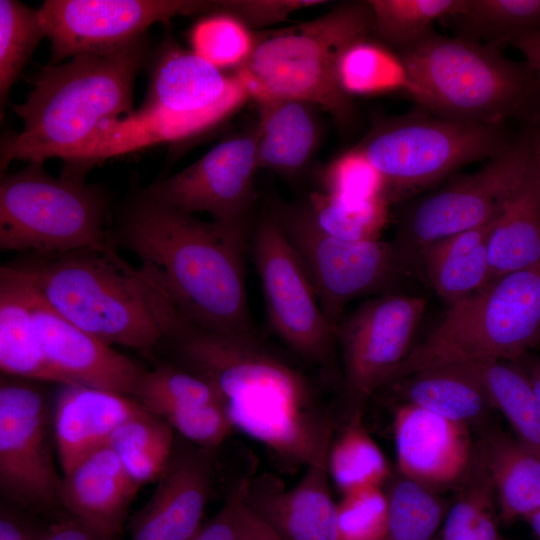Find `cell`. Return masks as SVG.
<instances>
[{
  "label": "cell",
  "mask_w": 540,
  "mask_h": 540,
  "mask_svg": "<svg viewBox=\"0 0 540 540\" xmlns=\"http://www.w3.org/2000/svg\"><path fill=\"white\" fill-rule=\"evenodd\" d=\"M157 348L207 381L234 429L283 462L307 466L332 441L306 379L254 336L210 331L177 314L164 321Z\"/></svg>",
  "instance_id": "6da1fadb"
},
{
  "label": "cell",
  "mask_w": 540,
  "mask_h": 540,
  "mask_svg": "<svg viewBox=\"0 0 540 540\" xmlns=\"http://www.w3.org/2000/svg\"><path fill=\"white\" fill-rule=\"evenodd\" d=\"M109 233L112 245L139 259L140 269L186 320L221 334L253 336L245 223L206 222L141 190Z\"/></svg>",
  "instance_id": "7a4b0ae2"
},
{
  "label": "cell",
  "mask_w": 540,
  "mask_h": 540,
  "mask_svg": "<svg viewBox=\"0 0 540 540\" xmlns=\"http://www.w3.org/2000/svg\"><path fill=\"white\" fill-rule=\"evenodd\" d=\"M144 58L141 38L43 67L26 100L13 107L23 129L2 140L1 171L13 160H68L107 125L134 113L133 86Z\"/></svg>",
  "instance_id": "3957f363"
},
{
  "label": "cell",
  "mask_w": 540,
  "mask_h": 540,
  "mask_svg": "<svg viewBox=\"0 0 540 540\" xmlns=\"http://www.w3.org/2000/svg\"><path fill=\"white\" fill-rule=\"evenodd\" d=\"M61 316L104 343L152 357L162 332L139 268L112 245L63 253H24L7 264Z\"/></svg>",
  "instance_id": "277c9868"
},
{
  "label": "cell",
  "mask_w": 540,
  "mask_h": 540,
  "mask_svg": "<svg viewBox=\"0 0 540 540\" xmlns=\"http://www.w3.org/2000/svg\"><path fill=\"white\" fill-rule=\"evenodd\" d=\"M400 57L407 92L441 118L502 124L526 112L540 89L533 71L505 57L498 46L432 31Z\"/></svg>",
  "instance_id": "5b68a950"
},
{
  "label": "cell",
  "mask_w": 540,
  "mask_h": 540,
  "mask_svg": "<svg viewBox=\"0 0 540 540\" xmlns=\"http://www.w3.org/2000/svg\"><path fill=\"white\" fill-rule=\"evenodd\" d=\"M371 33L368 1L339 4L315 19L255 34L253 51L239 70L250 86L322 108L345 129L354 107L339 84V61Z\"/></svg>",
  "instance_id": "8992f818"
},
{
  "label": "cell",
  "mask_w": 540,
  "mask_h": 540,
  "mask_svg": "<svg viewBox=\"0 0 540 540\" xmlns=\"http://www.w3.org/2000/svg\"><path fill=\"white\" fill-rule=\"evenodd\" d=\"M540 342V264L491 280L448 306L388 384L448 363L515 361ZM387 384V385H388Z\"/></svg>",
  "instance_id": "52a82bcc"
},
{
  "label": "cell",
  "mask_w": 540,
  "mask_h": 540,
  "mask_svg": "<svg viewBox=\"0 0 540 540\" xmlns=\"http://www.w3.org/2000/svg\"><path fill=\"white\" fill-rule=\"evenodd\" d=\"M108 206L107 193L84 175L53 177L42 163L30 162L1 176L0 249L48 254L112 245Z\"/></svg>",
  "instance_id": "ba28073f"
},
{
  "label": "cell",
  "mask_w": 540,
  "mask_h": 540,
  "mask_svg": "<svg viewBox=\"0 0 540 540\" xmlns=\"http://www.w3.org/2000/svg\"><path fill=\"white\" fill-rule=\"evenodd\" d=\"M251 100L240 70L226 73L176 44L163 46L144 102L129 119L126 136L134 149L184 140L205 132Z\"/></svg>",
  "instance_id": "9c48e42d"
},
{
  "label": "cell",
  "mask_w": 540,
  "mask_h": 540,
  "mask_svg": "<svg viewBox=\"0 0 540 540\" xmlns=\"http://www.w3.org/2000/svg\"><path fill=\"white\" fill-rule=\"evenodd\" d=\"M509 144L502 124L410 115L376 124L356 148L382 176L390 203Z\"/></svg>",
  "instance_id": "30bf717a"
},
{
  "label": "cell",
  "mask_w": 540,
  "mask_h": 540,
  "mask_svg": "<svg viewBox=\"0 0 540 540\" xmlns=\"http://www.w3.org/2000/svg\"><path fill=\"white\" fill-rule=\"evenodd\" d=\"M269 212L305 270L326 318L336 328L349 301L391 293L411 268L392 242L346 241L323 232L306 204L275 200Z\"/></svg>",
  "instance_id": "8fae6325"
},
{
  "label": "cell",
  "mask_w": 540,
  "mask_h": 540,
  "mask_svg": "<svg viewBox=\"0 0 540 540\" xmlns=\"http://www.w3.org/2000/svg\"><path fill=\"white\" fill-rule=\"evenodd\" d=\"M536 135L510 143L478 171L456 178L406 211L391 242L411 268L431 244L499 214L529 165Z\"/></svg>",
  "instance_id": "7c38bea8"
},
{
  "label": "cell",
  "mask_w": 540,
  "mask_h": 540,
  "mask_svg": "<svg viewBox=\"0 0 540 540\" xmlns=\"http://www.w3.org/2000/svg\"><path fill=\"white\" fill-rule=\"evenodd\" d=\"M252 253L271 328L300 356L328 364L337 344V328L326 318L305 270L270 212L257 224Z\"/></svg>",
  "instance_id": "4fadbf2b"
},
{
  "label": "cell",
  "mask_w": 540,
  "mask_h": 540,
  "mask_svg": "<svg viewBox=\"0 0 540 540\" xmlns=\"http://www.w3.org/2000/svg\"><path fill=\"white\" fill-rule=\"evenodd\" d=\"M425 307L423 297L391 292L362 303L341 319L336 335L343 354L344 393L351 414L362 411L407 357Z\"/></svg>",
  "instance_id": "5bb4252c"
},
{
  "label": "cell",
  "mask_w": 540,
  "mask_h": 540,
  "mask_svg": "<svg viewBox=\"0 0 540 540\" xmlns=\"http://www.w3.org/2000/svg\"><path fill=\"white\" fill-rule=\"evenodd\" d=\"M44 393L25 381L1 379L0 489L19 507L59 503L62 477L52 452L53 425Z\"/></svg>",
  "instance_id": "9a60e30c"
},
{
  "label": "cell",
  "mask_w": 540,
  "mask_h": 540,
  "mask_svg": "<svg viewBox=\"0 0 540 540\" xmlns=\"http://www.w3.org/2000/svg\"><path fill=\"white\" fill-rule=\"evenodd\" d=\"M215 1L46 0L37 10L51 42L49 64L82 54H102L142 38L154 23L213 12Z\"/></svg>",
  "instance_id": "2e32d148"
},
{
  "label": "cell",
  "mask_w": 540,
  "mask_h": 540,
  "mask_svg": "<svg viewBox=\"0 0 540 540\" xmlns=\"http://www.w3.org/2000/svg\"><path fill=\"white\" fill-rule=\"evenodd\" d=\"M257 170L253 128L225 139L188 167L142 191L187 213H207L214 221L226 224L245 223L256 198Z\"/></svg>",
  "instance_id": "e0dca14e"
},
{
  "label": "cell",
  "mask_w": 540,
  "mask_h": 540,
  "mask_svg": "<svg viewBox=\"0 0 540 540\" xmlns=\"http://www.w3.org/2000/svg\"><path fill=\"white\" fill-rule=\"evenodd\" d=\"M23 280L44 353L68 385L79 384L133 397L144 369L65 319Z\"/></svg>",
  "instance_id": "ac0fdd59"
},
{
  "label": "cell",
  "mask_w": 540,
  "mask_h": 540,
  "mask_svg": "<svg viewBox=\"0 0 540 540\" xmlns=\"http://www.w3.org/2000/svg\"><path fill=\"white\" fill-rule=\"evenodd\" d=\"M397 472L434 491L455 487L471 459V427L399 403L394 412Z\"/></svg>",
  "instance_id": "d6986e66"
},
{
  "label": "cell",
  "mask_w": 540,
  "mask_h": 540,
  "mask_svg": "<svg viewBox=\"0 0 540 540\" xmlns=\"http://www.w3.org/2000/svg\"><path fill=\"white\" fill-rule=\"evenodd\" d=\"M332 441L289 489H256L243 482L244 504L282 540H338L337 503L331 493Z\"/></svg>",
  "instance_id": "ffe728a7"
},
{
  "label": "cell",
  "mask_w": 540,
  "mask_h": 540,
  "mask_svg": "<svg viewBox=\"0 0 540 540\" xmlns=\"http://www.w3.org/2000/svg\"><path fill=\"white\" fill-rule=\"evenodd\" d=\"M210 490L204 457L171 458L151 498L131 520L128 540H189L203 524Z\"/></svg>",
  "instance_id": "44dd1931"
},
{
  "label": "cell",
  "mask_w": 540,
  "mask_h": 540,
  "mask_svg": "<svg viewBox=\"0 0 540 540\" xmlns=\"http://www.w3.org/2000/svg\"><path fill=\"white\" fill-rule=\"evenodd\" d=\"M139 487L106 445L62 474L59 503L72 518L114 540Z\"/></svg>",
  "instance_id": "7402d4cb"
},
{
  "label": "cell",
  "mask_w": 540,
  "mask_h": 540,
  "mask_svg": "<svg viewBox=\"0 0 540 540\" xmlns=\"http://www.w3.org/2000/svg\"><path fill=\"white\" fill-rule=\"evenodd\" d=\"M143 408L130 396L79 384L63 385L52 419L62 474L108 445L117 428Z\"/></svg>",
  "instance_id": "603a6c76"
},
{
  "label": "cell",
  "mask_w": 540,
  "mask_h": 540,
  "mask_svg": "<svg viewBox=\"0 0 540 540\" xmlns=\"http://www.w3.org/2000/svg\"><path fill=\"white\" fill-rule=\"evenodd\" d=\"M250 89L258 112L254 127L258 169L286 178L297 176L312 159L320 141L315 106L256 87Z\"/></svg>",
  "instance_id": "cb8c5ba5"
},
{
  "label": "cell",
  "mask_w": 540,
  "mask_h": 540,
  "mask_svg": "<svg viewBox=\"0 0 540 540\" xmlns=\"http://www.w3.org/2000/svg\"><path fill=\"white\" fill-rule=\"evenodd\" d=\"M488 257L490 281L540 264V130L529 165L492 227Z\"/></svg>",
  "instance_id": "d4e9b609"
},
{
  "label": "cell",
  "mask_w": 540,
  "mask_h": 540,
  "mask_svg": "<svg viewBox=\"0 0 540 540\" xmlns=\"http://www.w3.org/2000/svg\"><path fill=\"white\" fill-rule=\"evenodd\" d=\"M388 385L400 403L482 429L493 407L473 363H448L415 371Z\"/></svg>",
  "instance_id": "484cf974"
},
{
  "label": "cell",
  "mask_w": 540,
  "mask_h": 540,
  "mask_svg": "<svg viewBox=\"0 0 540 540\" xmlns=\"http://www.w3.org/2000/svg\"><path fill=\"white\" fill-rule=\"evenodd\" d=\"M0 368L3 375L68 385L44 353L26 282L7 264L0 269Z\"/></svg>",
  "instance_id": "4316f807"
},
{
  "label": "cell",
  "mask_w": 540,
  "mask_h": 540,
  "mask_svg": "<svg viewBox=\"0 0 540 540\" xmlns=\"http://www.w3.org/2000/svg\"><path fill=\"white\" fill-rule=\"evenodd\" d=\"M497 216L482 226L439 240L421 253L431 286L448 306L490 282L488 240Z\"/></svg>",
  "instance_id": "83f0119b"
},
{
  "label": "cell",
  "mask_w": 540,
  "mask_h": 540,
  "mask_svg": "<svg viewBox=\"0 0 540 540\" xmlns=\"http://www.w3.org/2000/svg\"><path fill=\"white\" fill-rule=\"evenodd\" d=\"M480 431L496 490L499 520H524L540 510V457L500 428L486 425Z\"/></svg>",
  "instance_id": "f1b7e54d"
},
{
  "label": "cell",
  "mask_w": 540,
  "mask_h": 540,
  "mask_svg": "<svg viewBox=\"0 0 540 540\" xmlns=\"http://www.w3.org/2000/svg\"><path fill=\"white\" fill-rule=\"evenodd\" d=\"M455 487V501L435 540H504L498 528L496 490L480 437L474 440L469 464Z\"/></svg>",
  "instance_id": "f546056e"
},
{
  "label": "cell",
  "mask_w": 540,
  "mask_h": 540,
  "mask_svg": "<svg viewBox=\"0 0 540 540\" xmlns=\"http://www.w3.org/2000/svg\"><path fill=\"white\" fill-rule=\"evenodd\" d=\"M473 364L493 409L506 418L515 440L540 457V411L521 362L489 361Z\"/></svg>",
  "instance_id": "4dcf8cb0"
},
{
  "label": "cell",
  "mask_w": 540,
  "mask_h": 540,
  "mask_svg": "<svg viewBox=\"0 0 540 540\" xmlns=\"http://www.w3.org/2000/svg\"><path fill=\"white\" fill-rule=\"evenodd\" d=\"M108 445L130 477L142 485L158 480L172 458L173 428L143 408L117 428Z\"/></svg>",
  "instance_id": "1f68e13d"
},
{
  "label": "cell",
  "mask_w": 540,
  "mask_h": 540,
  "mask_svg": "<svg viewBox=\"0 0 540 540\" xmlns=\"http://www.w3.org/2000/svg\"><path fill=\"white\" fill-rule=\"evenodd\" d=\"M328 470L341 494L383 487L391 477L388 461L364 426L361 412L351 414L348 424L331 443Z\"/></svg>",
  "instance_id": "d6a6232c"
},
{
  "label": "cell",
  "mask_w": 540,
  "mask_h": 540,
  "mask_svg": "<svg viewBox=\"0 0 540 540\" xmlns=\"http://www.w3.org/2000/svg\"><path fill=\"white\" fill-rule=\"evenodd\" d=\"M385 486L388 520L382 540H435L448 511L439 492L397 471Z\"/></svg>",
  "instance_id": "836d02e7"
},
{
  "label": "cell",
  "mask_w": 540,
  "mask_h": 540,
  "mask_svg": "<svg viewBox=\"0 0 540 540\" xmlns=\"http://www.w3.org/2000/svg\"><path fill=\"white\" fill-rule=\"evenodd\" d=\"M465 0H369L372 33L383 43L404 50L431 32L432 24L453 18Z\"/></svg>",
  "instance_id": "e575fe53"
},
{
  "label": "cell",
  "mask_w": 540,
  "mask_h": 540,
  "mask_svg": "<svg viewBox=\"0 0 540 540\" xmlns=\"http://www.w3.org/2000/svg\"><path fill=\"white\" fill-rule=\"evenodd\" d=\"M342 90L351 95L406 91L408 80L403 61L383 44L360 40L342 55L338 65Z\"/></svg>",
  "instance_id": "d590c367"
},
{
  "label": "cell",
  "mask_w": 540,
  "mask_h": 540,
  "mask_svg": "<svg viewBox=\"0 0 540 540\" xmlns=\"http://www.w3.org/2000/svg\"><path fill=\"white\" fill-rule=\"evenodd\" d=\"M469 36L506 44L513 37L540 29V0H465L453 17Z\"/></svg>",
  "instance_id": "8d00e7d4"
},
{
  "label": "cell",
  "mask_w": 540,
  "mask_h": 540,
  "mask_svg": "<svg viewBox=\"0 0 540 540\" xmlns=\"http://www.w3.org/2000/svg\"><path fill=\"white\" fill-rule=\"evenodd\" d=\"M133 398L162 418L179 409L220 401L216 391L203 378L168 363L144 370Z\"/></svg>",
  "instance_id": "74e56055"
},
{
  "label": "cell",
  "mask_w": 540,
  "mask_h": 540,
  "mask_svg": "<svg viewBox=\"0 0 540 540\" xmlns=\"http://www.w3.org/2000/svg\"><path fill=\"white\" fill-rule=\"evenodd\" d=\"M385 199L349 201L325 192H313L306 204L319 228L346 241L375 240L387 219Z\"/></svg>",
  "instance_id": "f35d334b"
},
{
  "label": "cell",
  "mask_w": 540,
  "mask_h": 540,
  "mask_svg": "<svg viewBox=\"0 0 540 540\" xmlns=\"http://www.w3.org/2000/svg\"><path fill=\"white\" fill-rule=\"evenodd\" d=\"M45 37L38 12L15 0H0V100L5 106L31 55Z\"/></svg>",
  "instance_id": "ab89813d"
},
{
  "label": "cell",
  "mask_w": 540,
  "mask_h": 540,
  "mask_svg": "<svg viewBox=\"0 0 540 540\" xmlns=\"http://www.w3.org/2000/svg\"><path fill=\"white\" fill-rule=\"evenodd\" d=\"M256 36L241 20L226 13H213L198 21L191 30L192 51L225 70L241 68L249 59Z\"/></svg>",
  "instance_id": "60d3db41"
},
{
  "label": "cell",
  "mask_w": 540,
  "mask_h": 540,
  "mask_svg": "<svg viewBox=\"0 0 540 540\" xmlns=\"http://www.w3.org/2000/svg\"><path fill=\"white\" fill-rule=\"evenodd\" d=\"M388 500L383 487L342 494L337 502L338 540H382L387 527Z\"/></svg>",
  "instance_id": "b9f144b4"
},
{
  "label": "cell",
  "mask_w": 540,
  "mask_h": 540,
  "mask_svg": "<svg viewBox=\"0 0 540 540\" xmlns=\"http://www.w3.org/2000/svg\"><path fill=\"white\" fill-rule=\"evenodd\" d=\"M321 182L323 192L345 200L385 199L382 176L356 147L329 163L322 172Z\"/></svg>",
  "instance_id": "7bdbcfd3"
},
{
  "label": "cell",
  "mask_w": 540,
  "mask_h": 540,
  "mask_svg": "<svg viewBox=\"0 0 540 540\" xmlns=\"http://www.w3.org/2000/svg\"><path fill=\"white\" fill-rule=\"evenodd\" d=\"M163 418L173 430L204 449L216 448L234 430L220 401L179 409Z\"/></svg>",
  "instance_id": "ee69618b"
},
{
  "label": "cell",
  "mask_w": 540,
  "mask_h": 540,
  "mask_svg": "<svg viewBox=\"0 0 540 540\" xmlns=\"http://www.w3.org/2000/svg\"><path fill=\"white\" fill-rule=\"evenodd\" d=\"M324 3L323 0H226L216 1L214 13L230 14L252 30L277 24L298 10Z\"/></svg>",
  "instance_id": "f6af8a7d"
},
{
  "label": "cell",
  "mask_w": 540,
  "mask_h": 540,
  "mask_svg": "<svg viewBox=\"0 0 540 540\" xmlns=\"http://www.w3.org/2000/svg\"><path fill=\"white\" fill-rule=\"evenodd\" d=\"M242 484L230 494L223 507L203 523L189 540H240L237 522Z\"/></svg>",
  "instance_id": "bcb514c9"
},
{
  "label": "cell",
  "mask_w": 540,
  "mask_h": 540,
  "mask_svg": "<svg viewBox=\"0 0 540 540\" xmlns=\"http://www.w3.org/2000/svg\"><path fill=\"white\" fill-rule=\"evenodd\" d=\"M48 527H38L21 514L4 507L0 512V540H43Z\"/></svg>",
  "instance_id": "7dc6e473"
},
{
  "label": "cell",
  "mask_w": 540,
  "mask_h": 540,
  "mask_svg": "<svg viewBox=\"0 0 540 540\" xmlns=\"http://www.w3.org/2000/svg\"><path fill=\"white\" fill-rule=\"evenodd\" d=\"M237 522L240 540H282L244 504L243 482Z\"/></svg>",
  "instance_id": "c3c4849f"
},
{
  "label": "cell",
  "mask_w": 540,
  "mask_h": 540,
  "mask_svg": "<svg viewBox=\"0 0 540 540\" xmlns=\"http://www.w3.org/2000/svg\"><path fill=\"white\" fill-rule=\"evenodd\" d=\"M43 540H109L92 531L74 518L61 520L49 526Z\"/></svg>",
  "instance_id": "681fc988"
},
{
  "label": "cell",
  "mask_w": 540,
  "mask_h": 540,
  "mask_svg": "<svg viewBox=\"0 0 540 540\" xmlns=\"http://www.w3.org/2000/svg\"><path fill=\"white\" fill-rule=\"evenodd\" d=\"M507 44L522 52L540 86V29L513 37Z\"/></svg>",
  "instance_id": "f907efd6"
},
{
  "label": "cell",
  "mask_w": 540,
  "mask_h": 540,
  "mask_svg": "<svg viewBox=\"0 0 540 540\" xmlns=\"http://www.w3.org/2000/svg\"><path fill=\"white\" fill-rule=\"evenodd\" d=\"M519 361L529 377L540 411V358L526 354Z\"/></svg>",
  "instance_id": "816d5d0a"
},
{
  "label": "cell",
  "mask_w": 540,
  "mask_h": 540,
  "mask_svg": "<svg viewBox=\"0 0 540 540\" xmlns=\"http://www.w3.org/2000/svg\"><path fill=\"white\" fill-rule=\"evenodd\" d=\"M524 520L529 524L537 538L540 540V510L529 515Z\"/></svg>",
  "instance_id": "f5cc1de1"
},
{
  "label": "cell",
  "mask_w": 540,
  "mask_h": 540,
  "mask_svg": "<svg viewBox=\"0 0 540 540\" xmlns=\"http://www.w3.org/2000/svg\"><path fill=\"white\" fill-rule=\"evenodd\" d=\"M504 540H508V539H504Z\"/></svg>",
  "instance_id": "db71d44e"
}]
</instances>
